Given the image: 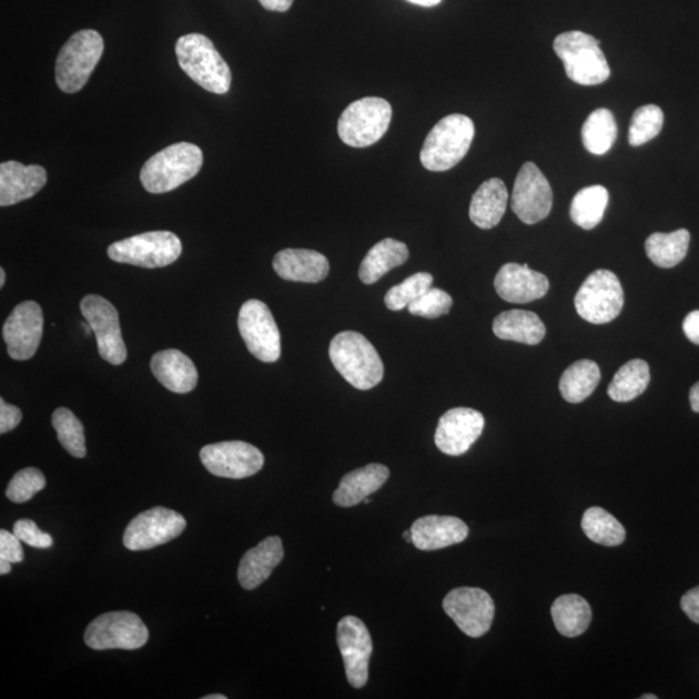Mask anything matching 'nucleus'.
I'll use <instances>...</instances> for the list:
<instances>
[{
    "label": "nucleus",
    "instance_id": "nucleus-5",
    "mask_svg": "<svg viewBox=\"0 0 699 699\" xmlns=\"http://www.w3.org/2000/svg\"><path fill=\"white\" fill-rule=\"evenodd\" d=\"M601 42L582 31H567L554 42L567 77L581 85H597L609 80L611 70L600 47Z\"/></svg>",
    "mask_w": 699,
    "mask_h": 699
},
{
    "label": "nucleus",
    "instance_id": "nucleus-3",
    "mask_svg": "<svg viewBox=\"0 0 699 699\" xmlns=\"http://www.w3.org/2000/svg\"><path fill=\"white\" fill-rule=\"evenodd\" d=\"M175 53L179 65L202 89L224 95L231 89V69L205 36L193 33L178 39Z\"/></svg>",
    "mask_w": 699,
    "mask_h": 699
},
{
    "label": "nucleus",
    "instance_id": "nucleus-1",
    "mask_svg": "<svg viewBox=\"0 0 699 699\" xmlns=\"http://www.w3.org/2000/svg\"><path fill=\"white\" fill-rule=\"evenodd\" d=\"M330 356L340 375L359 391H369L384 378V363L362 333H338L331 342Z\"/></svg>",
    "mask_w": 699,
    "mask_h": 699
},
{
    "label": "nucleus",
    "instance_id": "nucleus-2",
    "mask_svg": "<svg viewBox=\"0 0 699 699\" xmlns=\"http://www.w3.org/2000/svg\"><path fill=\"white\" fill-rule=\"evenodd\" d=\"M204 165V154L192 143H175L152 155L140 171L144 190L168 193L191 181Z\"/></svg>",
    "mask_w": 699,
    "mask_h": 699
},
{
    "label": "nucleus",
    "instance_id": "nucleus-40",
    "mask_svg": "<svg viewBox=\"0 0 699 699\" xmlns=\"http://www.w3.org/2000/svg\"><path fill=\"white\" fill-rule=\"evenodd\" d=\"M45 485L47 480L41 470L27 468L14 474L8 484L6 495L13 503H27L37 493L42 492Z\"/></svg>",
    "mask_w": 699,
    "mask_h": 699
},
{
    "label": "nucleus",
    "instance_id": "nucleus-19",
    "mask_svg": "<svg viewBox=\"0 0 699 699\" xmlns=\"http://www.w3.org/2000/svg\"><path fill=\"white\" fill-rule=\"evenodd\" d=\"M485 429V417L472 408H453L439 418L435 430V445L443 454L462 456L480 437Z\"/></svg>",
    "mask_w": 699,
    "mask_h": 699
},
{
    "label": "nucleus",
    "instance_id": "nucleus-4",
    "mask_svg": "<svg viewBox=\"0 0 699 699\" xmlns=\"http://www.w3.org/2000/svg\"><path fill=\"white\" fill-rule=\"evenodd\" d=\"M476 128L469 116L449 114L430 130L419 152V161L426 170L447 171L469 152Z\"/></svg>",
    "mask_w": 699,
    "mask_h": 699
},
{
    "label": "nucleus",
    "instance_id": "nucleus-46",
    "mask_svg": "<svg viewBox=\"0 0 699 699\" xmlns=\"http://www.w3.org/2000/svg\"><path fill=\"white\" fill-rule=\"evenodd\" d=\"M682 331L686 333L691 344L699 345V310L691 311V313L683 318Z\"/></svg>",
    "mask_w": 699,
    "mask_h": 699
},
{
    "label": "nucleus",
    "instance_id": "nucleus-29",
    "mask_svg": "<svg viewBox=\"0 0 699 699\" xmlns=\"http://www.w3.org/2000/svg\"><path fill=\"white\" fill-rule=\"evenodd\" d=\"M409 259L406 244L398 240L384 239L364 256L359 267L362 283L371 285L395 267L402 266Z\"/></svg>",
    "mask_w": 699,
    "mask_h": 699
},
{
    "label": "nucleus",
    "instance_id": "nucleus-14",
    "mask_svg": "<svg viewBox=\"0 0 699 699\" xmlns=\"http://www.w3.org/2000/svg\"><path fill=\"white\" fill-rule=\"evenodd\" d=\"M200 458L215 477L243 479L254 476L264 465L261 450L246 442L214 443L201 449Z\"/></svg>",
    "mask_w": 699,
    "mask_h": 699
},
{
    "label": "nucleus",
    "instance_id": "nucleus-17",
    "mask_svg": "<svg viewBox=\"0 0 699 699\" xmlns=\"http://www.w3.org/2000/svg\"><path fill=\"white\" fill-rule=\"evenodd\" d=\"M337 642L350 686L363 688L368 681L373 650L367 626L353 616L342 618L337 626Z\"/></svg>",
    "mask_w": 699,
    "mask_h": 699
},
{
    "label": "nucleus",
    "instance_id": "nucleus-10",
    "mask_svg": "<svg viewBox=\"0 0 699 699\" xmlns=\"http://www.w3.org/2000/svg\"><path fill=\"white\" fill-rule=\"evenodd\" d=\"M150 637L146 626L136 614L113 611L93 619L85 629L84 642L95 650L143 648Z\"/></svg>",
    "mask_w": 699,
    "mask_h": 699
},
{
    "label": "nucleus",
    "instance_id": "nucleus-54",
    "mask_svg": "<svg viewBox=\"0 0 699 699\" xmlns=\"http://www.w3.org/2000/svg\"><path fill=\"white\" fill-rule=\"evenodd\" d=\"M641 698L642 699H657L658 697L655 695H645V696H641Z\"/></svg>",
    "mask_w": 699,
    "mask_h": 699
},
{
    "label": "nucleus",
    "instance_id": "nucleus-8",
    "mask_svg": "<svg viewBox=\"0 0 699 699\" xmlns=\"http://www.w3.org/2000/svg\"><path fill=\"white\" fill-rule=\"evenodd\" d=\"M182 251V241L175 233L153 231L116 241L108 247V255L114 262L144 269H159L174 263Z\"/></svg>",
    "mask_w": 699,
    "mask_h": 699
},
{
    "label": "nucleus",
    "instance_id": "nucleus-24",
    "mask_svg": "<svg viewBox=\"0 0 699 699\" xmlns=\"http://www.w3.org/2000/svg\"><path fill=\"white\" fill-rule=\"evenodd\" d=\"M284 547L278 536H269L259 546L249 549L241 558L237 578L241 587L252 590L270 578L275 567L283 561Z\"/></svg>",
    "mask_w": 699,
    "mask_h": 699
},
{
    "label": "nucleus",
    "instance_id": "nucleus-26",
    "mask_svg": "<svg viewBox=\"0 0 699 699\" xmlns=\"http://www.w3.org/2000/svg\"><path fill=\"white\" fill-rule=\"evenodd\" d=\"M391 477V470L383 464H369L364 468L346 474L333 494L334 504L342 508H352L363 503L365 497L378 492Z\"/></svg>",
    "mask_w": 699,
    "mask_h": 699
},
{
    "label": "nucleus",
    "instance_id": "nucleus-13",
    "mask_svg": "<svg viewBox=\"0 0 699 699\" xmlns=\"http://www.w3.org/2000/svg\"><path fill=\"white\" fill-rule=\"evenodd\" d=\"M443 609L466 636L480 637L492 628L495 617L493 597L480 588L462 587L450 590Z\"/></svg>",
    "mask_w": 699,
    "mask_h": 699
},
{
    "label": "nucleus",
    "instance_id": "nucleus-45",
    "mask_svg": "<svg viewBox=\"0 0 699 699\" xmlns=\"http://www.w3.org/2000/svg\"><path fill=\"white\" fill-rule=\"evenodd\" d=\"M680 605L688 618L699 625V586L688 590V592L681 597Z\"/></svg>",
    "mask_w": 699,
    "mask_h": 699
},
{
    "label": "nucleus",
    "instance_id": "nucleus-30",
    "mask_svg": "<svg viewBox=\"0 0 699 699\" xmlns=\"http://www.w3.org/2000/svg\"><path fill=\"white\" fill-rule=\"evenodd\" d=\"M550 611L557 631L566 637L585 634L592 620L588 601L579 595L559 596Z\"/></svg>",
    "mask_w": 699,
    "mask_h": 699
},
{
    "label": "nucleus",
    "instance_id": "nucleus-37",
    "mask_svg": "<svg viewBox=\"0 0 699 699\" xmlns=\"http://www.w3.org/2000/svg\"><path fill=\"white\" fill-rule=\"evenodd\" d=\"M52 425L57 430L61 446L68 454L82 458L88 453L85 449L84 429L80 419L68 408H58L52 415Z\"/></svg>",
    "mask_w": 699,
    "mask_h": 699
},
{
    "label": "nucleus",
    "instance_id": "nucleus-49",
    "mask_svg": "<svg viewBox=\"0 0 699 699\" xmlns=\"http://www.w3.org/2000/svg\"><path fill=\"white\" fill-rule=\"evenodd\" d=\"M407 2L422 7H435L438 6L442 0H407Z\"/></svg>",
    "mask_w": 699,
    "mask_h": 699
},
{
    "label": "nucleus",
    "instance_id": "nucleus-16",
    "mask_svg": "<svg viewBox=\"0 0 699 699\" xmlns=\"http://www.w3.org/2000/svg\"><path fill=\"white\" fill-rule=\"evenodd\" d=\"M554 192L547 178L534 162H526L516 178L511 210L526 224L539 223L549 215Z\"/></svg>",
    "mask_w": 699,
    "mask_h": 699
},
{
    "label": "nucleus",
    "instance_id": "nucleus-31",
    "mask_svg": "<svg viewBox=\"0 0 699 699\" xmlns=\"http://www.w3.org/2000/svg\"><path fill=\"white\" fill-rule=\"evenodd\" d=\"M600 379L601 372L597 363L588 359L578 361L563 373L559 392L566 402L581 403L594 394Z\"/></svg>",
    "mask_w": 699,
    "mask_h": 699
},
{
    "label": "nucleus",
    "instance_id": "nucleus-48",
    "mask_svg": "<svg viewBox=\"0 0 699 699\" xmlns=\"http://www.w3.org/2000/svg\"><path fill=\"white\" fill-rule=\"evenodd\" d=\"M689 401L691 409L699 414V381L690 388Z\"/></svg>",
    "mask_w": 699,
    "mask_h": 699
},
{
    "label": "nucleus",
    "instance_id": "nucleus-36",
    "mask_svg": "<svg viewBox=\"0 0 699 699\" xmlns=\"http://www.w3.org/2000/svg\"><path fill=\"white\" fill-rule=\"evenodd\" d=\"M581 528L589 540L605 547H617L626 540L624 525L600 507H592L585 511Z\"/></svg>",
    "mask_w": 699,
    "mask_h": 699
},
{
    "label": "nucleus",
    "instance_id": "nucleus-52",
    "mask_svg": "<svg viewBox=\"0 0 699 699\" xmlns=\"http://www.w3.org/2000/svg\"><path fill=\"white\" fill-rule=\"evenodd\" d=\"M403 538H404V540H406V541H408V543H412V533H411V528H409V530H407V531H404V533H403Z\"/></svg>",
    "mask_w": 699,
    "mask_h": 699
},
{
    "label": "nucleus",
    "instance_id": "nucleus-25",
    "mask_svg": "<svg viewBox=\"0 0 699 699\" xmlns=\"http://www.w3.org/2000/svg\"><path fill=\"white\" fill-rule=\"evenodd\" d=\"M151 368L154 377L170 392L186 394L197 385L196 365L179 350L170 348L155 353L151 361Z\"/></svg>",
    "mask_w": 699,
    "mask_h": 699
},
{
    "label": "nucleus",
    "instance_id": "nucleus-28",
    "mask_svg": "<svg viewBox=\"0 0 699 699\" xmlns=\"http://www.w3.org/2000/svg\"><path fill=\"white\" fill-rule=\"evenodd\" d=\"M493 331L497 338L525 345H538L546 337V325L531 311L510 310L495 317Z\"/></svg>",
    "mask_w": 699,
    "mask_h": 699
},
{
    "label": "nucleus",
    "instance_id": "nucleus-15",
    "mask_svg": "<svg viewBox=\"0 0 699 699\" xmlns=\"http://www.w3.org/2000/svg\"><path fill=\"white\" fill-rule=\"evenodd\" d=\"M185 526L178 511L155 507L131 520L123 534V546L130 550L152 549L178 538Z\"/></svg>",
    "mask_w": 699,
    "mask_h": 699
},
{
    "label": "nucleus",
    "instance_id": "nucleus-38",
    "mask_svg": "<svg viewBox=\"0 0 699 699\" xmlns=\"http://www.w3.org/2000/svg\"><path fill=\"white\" fill-rule=\"evenodd\" d=\"M665 114L657 105H644L637 108L629 126L628 142L632 146H640L657 138L662 131Z\"/></svg>",
    "mask_w": 699,
    "mask_h": 699
},
{
    "label": "nucleus",
    "instance_id": "nucleus-22",
    "mask_svg": "<svg viewBox=\"0 0 699 699\" xmlns=\"http://www.w3.org/2000/svg\"><path fill=\"white\" fill-rule=\"evenodd\" d=\"M412 543L419 550H438L463 543L469 528L453 516H425L411 526Z\"/></svg>",
    "mask_w": 699,
    "mask_h": 699
},
{
    "label": "nucleus",
    "instance_id": "nucleus-50",
    "mask_svg": "<svg viewBox=\"0 0 699 699\" xmlns=\"http://www.w3.org/2000/svg\"><path fill=\"white\" fill-rule=\"evenodd\" d=\"M11 571V563L7 559L0 558V574L6 575Z\"/></svg>",
    "mask_w": 699,
    "mask_h": 699
},
{
    "label": "nucleus",
    "instance_id": "nucleus-12",
    "mask_svg": "<svg viewBox=\"0 0 699 699\" xmlns=\"http://www.w3.org/2000/svg\"><path fill=\"white\" fill-rule=\"evenodd\" d=\"M81 313L95 333L101 357L113 365L124 363L128 348L122 338L119 311L112 303L101 295H85L81 302Z\"/></svg>",
    "mask_w": 699,
    "mask_h": 699
},
{
    "label": "nucleus",
    "instance_id": "nucleus-43",
    "mask_svg": "<svg viewBox=\"0 0 699 699\" xmlns=\"http://www.w3.org/2000/svg\"><path fill=\"white\" fill-rule=\"evenodd\" d=\"M21 540L12 533L0 530V558L7 559L11 564L23 561V549Z\"/></svg>",
    "mask_w": 699,
    "mask_h": 699
},
{
    "label": "nucleus",
    "instance_id": "nucleus-42",
    "mask_svg": "<svg viewBox=\"0 0 699 699\" xmlns=\"http://www.w3.org/2000/svg\"><path fill=\"white\" fill-rule=\"evenodd\" d=\"M13 534L33 548L49 549L53 544L52 536L39 530L34 520L31 519H19L13 526Z\"/></svg>",
    "mask_w": 699,
    "mask_h": 699
},
{
    "label": "nucleus",
    "instance_id": "nucleus-27",
    "mask_svg": "<svg viewBox=\"0 0 699 699\" xmlns=\"http://www.w3.org/2000/svg\"><path fill=\"white\" fill-rule=\"evenodd\" d=\"M508 199V190L502 179H488L473 194L469 207L470 221L482 230L496 227L507 210Z\"/></svg>",
    "mask_w": 699,
    "mask_h": 699
},
{
    "label": "nucleus",
    "instance_id": "nucleus-35",
    "mask_svg": "<svg viewBox=\"0 0 699 699\" xmlns=\"http://www.w3.org/2000/svg\"><path fill=\"white\" fill-rule=\"evenodd\" d=\"M649 383V364L641 359L629 361L614 376L608 395L614 402H631L647 391Z\"/></svg>",
    "mask_w": 699,
    "mask_h": 699
},
{
    "label": "nucleus",
    "instance_id": "nucleus-51",
    "mask_svg": "<svg viewBox=\"0 0 699 699\" xmlns=\"http://www.w3.org/2000/svg\"><path fill=\"white\" fill-rule=\"evenodd\" d=\"M6 283V271L4 269H0V286H4Z\"/></svg>",
    "mask_w": 699,
    "mask_h": 699
},
{
    "label": "nucleus",
    "instance_id": "nucleus-55",
    "mask_svg": "<svg viewBox=\"0 0 699 699\" xmlns=\"http://www.w3.org/2000/svg\"><path fill=\"white\" fill-rule=\"evenodd\" d=\"M371 502H372V500H371V499H368V497H365V499L363 500V503H365V504H369Z\"/></svg>",
    "mask_w": 699,
    "mask_h": 699
},
{
    "label": "nucleus",
    "instance_id": "nucleus-21",
    "mask_svg": "<svg viewBox=\"0 0 699 699\" xmlns=\"http://www.w3.org/2000/svg\"><path fill=\"white\" fill-rule=\"evenodd\" d=\"M47 171L39 165L7 161L0 165V205L11 206L29 200L43 189Z\"/></svg>",
    "mask_w": 699,
    "mask_h": 699
},
{
    "label": "nucleus",
    "instance_id": "nucleus-32",
    "mask_svg": "<svg viewBox=\"0 0 699 699\" xmlns=\"http://www.w3.org/2000/svg\"><path fill=\"white\" fill-rule=\"evenodd\" d=\"M690 244V233L678 230L671 233H652L645 241L648 259L658 267L672 269L686 259Z\"/></svg>",
    "mask_w": 699,
    "mask_h": 699
},
{
    "label": "nucleus",
    "instance_id": "nucleus-20",
    "mask_svg": "<svg viewBox=\"0 0 699 699\" xmlns=\"http://www.w3.org/2000/svg\"><path fill=\"white\" fill-rule=\"evenodd\" d=\"M495 290L499 297L510 303H528L540 300L549 291L546 275L528 269L527 264L507 263L497 272Z\"/></svg>",
    "mask_w": 699,
    "mask_h": 699
},
{
    "label": "nucleus",
    "instance_id": "nucleus-33",
    "mask_svg": "<svg viewBox=\"0 0 699 699\" xmlns=\"http://www.w3.org/2000/svg\"><path fill=\"white\" fill-rule=\"evenodd\" d=\"M609 204V192L604 185H589L580 190L570 206L571 221L582 230H594L600 224Z\"/></svg>",
    "mask_w": 699,
    "mask_h": 699
},
{
    "label": "nucleus",
    "instance_id": "nucleus-9",
    "mask_svg": "<svg viewBox=\"0 0 699 699\" xmlns=\"http://www.w3.org/2000/svg\"><path fill=\"white\" fill-rule=\"evenodd\" d=\"M625 305L624 287L614 272L597 270L575 295V308L590 324H606L617 318Z\"/></svg>",
    "mask_w": 699,
    "mask_h": 699
},
{
    "label": "nucleus",
    "instance_id": "nucleus-44",
    "mask_svg": "<svg viewBox=\"0 0 699 699\" xmlns=\"http://www.w3.org/2000/svg\"><path fill=\"white\" fill-rule=\"evenodd\" d=\"M22 419L20 408L11 406L4 399H0V434L10 433L19 426Z\"/></svg>",
    "mask_w": 699,
    "mask_h": 699
},
{
    "label": "nucleus",
    "instance_id": "nucleus-41",
    "mask_svg": "<svg viewBox=\"0 0 699 699\" xmlns=\"http://www.w3.org/2000/svg\"><path fill=\"white\" fill-rule=\"evenodd\" d=\"M453 298L445 291L438 290V287H430L425 292L422 297L412 302L408 306L409 314L425 317L437 318L449 313L453 307Z\"/></svg>",
    "mask_w": 699,
    "mask_h": 699
},
{
    "label": "nucleus",
    "instance_id": "nucleus-11",
    "mask_svg": "<svg viewBox=\"0 0 699 699\" xmlns=\"http://www.w3.org/2000/svg\"><path fill=\"white\" fill-rule=\"evenodd\" d=\"M239 331L245 345L256 359L275 363L282 355V338L266 303L251 300L240 308Z\"/></svg>",
    "mask_w": 699,
    "mask_h": 699
},
{
    "label": "nucleus",
    "instance_id": "nucleus-47",
    "mask_svg": "<svg viewBox=\"0 0 699 699\" xmlns=\"http://www.w3.org/2000/svg\"><path fill=\"white\" fill-rule=\"evenodd\" d=\"M264 10L271 12H286L291 10L294 0H259Z\"/></svg>",
    "mask_w": 699,
    "mask_h": 699
},
{
    "label": "nucleus",
    "instance_id": "nucleus-7",
    "mask_svg": "<svg viewBox=\"0 0 699 699\" xmlns=\"http://www.w3.org/2000/svg\"><path fill=\"white\" fill-rule=\"evenodd\" d=\"M392 116L393 108L383 98L356 100L342 112L337 124L338 135L350 146H371L384 138Z\"/></svg>",
    "mask_w": 699,
    "mask_h": 699
},
{
    "label": "nucleus",
    "instance_id": "nucleus-18",
    "mask_svg": "<svg viewBox=\"0 0 699 699\" xmlns=\"http://www.w3.org/2000/svg\"><path fill=\"white\" fill-rule=\"evenodd\" d=\"M44 318L41 306L26 301L16 306L3 325L8 355L14 361H29L37 353L43 336Z\"/></svg>",
    "mask_w": 699,
    "mask_h": 699
},
{
    "label": "nucleus",
    "instance_id": "nucleus-6",
    "mask_svg": "<svg viewBox=\"0 0 699 699\" xmlns=\"http://www.w3.org/2000/svg\"><path fill=\"white\" fill-rule=\"evenodd\" d=\"M104 52V39L97 30L85 29L70 37L58 54L54 80L61 91H81Z\"/></svg>",
    "mask_w": 699,
    "mask_h": 699
},
{
    "label": "nucleus",
    "instance_id": "nucleus-34",
    "mask_svg": "<svg viewBox=\"0 0 699 699\" xmlns=\"http://www.w3.org/2000/svg\"><path fill=\"white\" fill-rule=\"evenodd\" d=\"M618 136V126L609 109H596L581 128V140L589 153L601 155L611 150Z\"/></svg>",
    "mask_w": 699,
    "mask_h": 699
},
{
    "label": "nucleus",
    "instance_id": "nucleus-39",
    "mask_svg": "<svg viewBox=\"0 0 699 699\" xmlns=\"http://www.w3.org/2000/svg\"><path fill=\"white\" fill-rule=\"evenodd\" d=\"M433 285V276L427 272H418L404 280L399 285L391 287L385 295V305L392 311L408 308L412 302L429 291Z\"/></svg>",
    "mask_w": 699,
    "mask_h": 699
},
{
    "label": "nucleus",
    "instance_id": "nucleus-23",
    "mask_svg": "<svg viewBox=\"0 0 699 699\" xmlns=\"http://www.w3.org/2000/svg\"><path fill=\"white\" fill-rule=\"evenodd\" d=\"M276 274L287 282L316 284L330 274V262L308 249H284L274 259Z\"/></svg>",
    "mask_w": 699,
    "mask_h": 699
},
{
    "label": "nucleus",
    "instance_id": "nucleus-53",
    "mask_svg": "<svg viewBox=\"0 0 699 699\" xmlns=\"http://www.w3.org/2000/svg\"><path fill=\"white\" fill-rule=\"evenodd\" d=\"M204 699H227L224 695H210L204 697Z\"/></svg>",
    "mask_w": 699,
    "mask_h": 699
}]
</instances>
